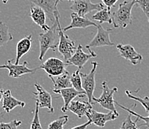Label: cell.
Instances as JSON below:
<instances>
[{
	"label": "cell",
	"instance_id": "6da1fadb",
	"mask_svg": "<svg viewBox=\"0 0 149 129\" xmlns=\"http://www.w3.org/2000/svg\"><path fill=\"white\" fill-rule=\"evenodd\" d=\"M59 37V33L57 31V22L56 21L53 23V25L48 31L42 32L39 34V43H40V54L39 59L42 61L45 55L48 52V50H52L56 51L58 48V45L56 39Z\"/></svg>",
	"mask_w": 149,
	"mask_h": 129
},
{
	"label": "cell",
	"instance_id": "7a4b0ae2",
	"mask_svg": "<svg viewBox=\"0 0 149 129\" xmlns=\"http://www.w3.org/2000/svg\"><path fill=\"white\" fill-rule=\"evenodd\" d=\"M136 4V0L122 2L118 9L112 13V24L116 28H125L132 23V9Z\"/></svg>",
	"mask_w": 149,
	"mask_h": 129
},
{
	"label": "cell",
	"instance_id": "3957f363",
	"mask_svg": "<svg viewBox=\"0 0 149 129\" xmlns=\"http://www.w3.org/2000/svg\"><path fill=\"white\" fill-rule=\"evenodd\" d=\"M54 17L57 22V31L59 33V45H58V51L62 55L64 60L68 62L70 58L75 53L77 47H76L74 41L69 39L68 36L64 33L65 31L62 30L61 27L60 22V14H59V10H56L54 13Z\"/></svg>",
	"mask_w": 149,
	"mask_h": 129
},
{
	"label": "cell",
	"instance_id": "277c9868",
	"mask_svg": "<svg viewBox=\"0 0 149 129\" xmlns=\"http://www.w3.org/2000/svg\"><path fill=\"white\" fill-rule=\"evenodd\" d=\"M102 94L99 98H96L95 96L93 97V101L99 103L102 107L105 109L113 111L115 114H118L115 107V100L113 98L114 93L118 91V88L114 87L113 88H110L108 83L105 81L102 82Z\"/></svg>",
	"mask_w": 149,
	"mask_h": 129
},
{
	"label": "cell",
	"instance_id": "5b68a950",
	"mask_svg": "<svg viewBox=\"0 0 149 129\" xmlns=\"http://www.w3.org/2000/svg\"><path fill=\"white\" fill-rule=\"evenodd\" d=\"M69 66L70 64L65 61L56 57H51L42 63L39 68L44 70L48 77H56L67 71L66 69Z\"/></svg>",
	"mask_w": 149,
	"mask_h": 129
},
{
	"label": "cell",
	"instance_id": "8992f818",
	"mask_svg": "<svg viewBox=\"0 0 149 129\" xmlns=\"http://www.w3.org/2000/svg\"><path fill=\"white\" fill-rule=\"evenodd\" d=\"M92 69L89 74H84L80 72L81 77H82V88L85 91L86 96H87L88 101L91 105L93 104V97L94 90H95V76L96 71H97L98 63L97 62H92Z\"/></svg>",
	"mask_w": 149,
	"mask_h": 129
},
{
	"label": "cell",
	"instance_id": "52a82bcc",
	"mask_svg": "<svg viewBox=\"0 0 149 129\" xmlns=\"http://www.w3.org/2000/svg\"><path fill=\"white\" fill-rule=\"evenodd\" d=\"M14 59H9L4 65L0 66V69L8 70V76L11 78H20L22 76L28 74H33L36 70H40L39 68L34 69H30L28 67V62H24L22 65L13 62Z\"/></svg>",
	"mask_w": 149,
	"mask_h": 129
},
{
	"label": "cell",
	"instance_id": "ba28073f",
	"mask_svg": "<svg viewBox=\"0 0 149 129\" xmlns=\"http://www.w3.org/2000/svg\"><path fill=\"white\" fill-rule=\"evenodd\" d=\"M105 8L103 3H93L91 0H75L70 6V9L77 14L85 17L92 11H98Z\"/></svg>",
	"mask_w": 149,
	"mask_h": 129
},
{
	"label": "cell",
	"instance_id": "9c48e42d",
	"mask_svg": "<svg viewBox=\"0 0 149 129\" xmlns=\"http://www.w3.org/2000/svg\"><path fill=\"white\" fill-rule=\"evenodd\" d=\"M97 33L86 47H100L104 46H113V43L111 41L110 34L112 32L111 28L105 29L101 24H97Z\"/></svg>",
	"mask_w": 149,
	"mask_h": 129
},
{
	"label": "cell",
	"instance_id": "30bf717a",
	"mask_svg": "<svg viewBox=\"0 0 149 129\" xmlns=\"http://www.w3.org/2000/svg\"><path fill=\"white\" fill-rule=\"evenodd\" d=\"M88 119L91 121L92 124L95 125L100 128H104L106 123L109 121H113L118 117L119 115L115 114L113 111H110L108 113H101L91 108L86 114Z\"/></svg>",
	"mask_w": 149,
	"mask_h": 129
},
{
	"label": "cell",
	"instance_id": "8fae6325",
	"mask_svg": "<svg viewBox=\"0 0 149 129\" xmlns=\"http://www.w3.org/2000/svg\"><path fill=\"white\" fill-rule=\"evenodd\" d=\"M86 48L89 51L88 54L84 52L83 50H82V46L81 45H79L75 53L73 54V56L68 61V62L70 65H73V66L78 68V69L81 70L89 59L97 56V54L93 52L91 47H86Z\"/></svg>",
	"mask_w": 149,
	"mask_h": 129
},
{
	"label": "cell",
	"instance_id": "7c38bea8",
	"mask_svg": "<svg viewBox=\"0 0 149 129\" xmlns=\"http://www.w3.org/2000/svg\"><path fill=\"white\" fill-rule=\"evenodd\" d=\"M34 86L36 89V92H33V93L36 96L35 100L36 103L39 105L40 109L45 108L48 110L50 114H54V110L52 105V96L51 93L39 83H36Z\"/></svg>",
	"mask_w": 149,
	"mask_h": 129
},
{
	"label": "cell",
	"instance_id": "4fadbf2b",
	"mask_svg": "<svg viewBox=\"0 0 149 129\" xmlns=\"http://www.w3.org/2000/svg\"><path fill=\"white\" fill-rule=\"evenodd\" d=\"M121 57L130 61L134 66H136L143 61V56L137 52L132 45L128 44H118L116 45Z\"/></svg>",
	"mask_w": 149,
	"mask_h": 129
},
{
	"label": "cell",
	"instance_id": "5bb4252c",
	"mask_svg": "<svg viewBox=\"0 0 149 129\" xmlns=\"http://www.w3.org/2000/svg\"><path fill=\"white\" fill-rule=\"evenodd\" d=\"M53 91H54V93L61 95L63 100H64V105L61 108V111L63 113H65L66 111H68V107L70 105V103L76 97L78 96V97H80V98H83V97L87 96L85 92L78 91L76 90L75 88H74L73 87L64 88V89H61V90Z\"/></svg>",
	"mask_w": 149,
	"mask_h": 129
},
{
	"label": "cell",
	"instance_id": "9a60e30c",
	"mask_svg": "<svg viewBox=\"0 0 149 129\" xmlns=\"http://www.w3.org/2000/svg\"><path fill=\"white\" fill-rule=\"evenodd\" d=\"M30 17L35 24L40 26L43 31H47L51 28L46 24L47 13L42 8L32 4L30 11Z\"/></svg>",
	"mask_w": 149,
	"mask_h": 129
},
{
	"label": "cell",
	"instance_id": "2e32d148",
	"mask_svg": "<svg viewBox=\"0 0 149 129\" xmlns=\"http://www.w3.org/2000/svg\"><path fill=\"white\" fill-rule=\"evenodd\" d=\"M70 18H71L70 24L63 29L64 31H67L68 30L74 29V28H87L91 26H94L97 28V24L96 22L91 21L87 17L77 14L75 12L71 13Z\"/></svg>",
	"mask_w": 149,
	"mask_h": 129
},
{
	"label": "cell",
	"instance_id": "e0dca14e",
	"mask_svg": "<svg viewBox=\"0 0 149 129\" xmlns=\"http://www.w3.org/2000/svg\"><path fill=\"white\" fill-rule=\"evenodd\" d=\"M32 4L40 7L48 15L50 20L53 23L56 21L54 13L58 10V4L60 0H28Z\"/></svg>",
	"mask_w": 149,
	"mask_h": 129
},
{
	"label": "cell",
	"instance_id": "ac0fdd59",
	"mask_svg": "<svg viewBox=\"0 0 149 129\" xmlns=\"http://www.w3.org/2000/svg\"><path fill=\"white\" fill-rule=\"evenodd\" d=\"M32 43H33L32 35L25 36L18 42L17 47H16L17 54H16V58L14 59L15 63L19 64V60L23 56H25L31 51L32 47Z\"/></svg>",
	"mask_w": 149,
	"mask_h": 129
},
{
	"label": "cell",
	"instance_id": "d6986e66",
	"mask_svg": "<svg viewBox=\"0 0 149 129\" xmlns=\"http://www.w3.org/2000/svg\"><path fill=\"white\" fill-rule=\"evenodd\" d=\"M17 106L24 108L25 106V103L13 97L10 90L5 91L2 98V108L4 111L6 113H9Z\"/></svg>",
	"mask_w": 149,
	"mask_h": 129
},
{
	"label": "cell",
	"instance_id": "ffe728a7",
	"mask_svg": "<svg viewBox=\"0 0 149 129\" xmlns=\"http://www.w3.org/2000/svg\"><path fill=\"white\" fill-rule=\"evenodd\" d=\"M92 108V105L88 101L73 100L68 107V111L75 114L79 119L86 116L88 111Z\"/></svg>",
	"mask_w": 149,
	"mask_h": 129
},
{
	"label": "cell",
	"instance_id": "44dd1931",
	"mask_svg": "<svg viewBox=\"0 0 149 129\" xmlns=\"http://www.w3.org/2000/svg\"><path fill=\"white\" fill-rule=\"evenodd\" d=\"M49 77L54 84L53 91L61 90V89L72 87V84L70 82V75L68 71L65 72L64 74L59 76H56V77L51 76Z\"/></svg>",
	"mask_w": 149,
	"mask_h": 129
},
{
	"label": "cell",
	"instance_id": "7402d4cb",
	"mask_svg": "<svg viewBox=\"0 0 149 129\" xmlns=\"http://www.w3.org/2000/svg\"><path fill=\"white\" fill-rule=\"evenodd\" d=\"M92 19L93 20L99 22V23H108L112 24V12L111 10L108 9V8H103L101 10H98L95 14L93 15Z\"/></svg>",
	"mask_w": 149,
	"mask_h": 129
},
{
	"label": "cell",
	"instance_id": "603a6c76",
	"mask_svg": "<svg viewBox=\"0 0 149 129\" xmlns=\"http://www.w3.org/2000/svg\"><path fill=\"white\" fill-rule=\"evenodd\" d=\"M13 35L9 32L8 26L3 22H0V47L13 40Z\"/></svg>",
	"mask_w": 149,
	"mask_h": 129
},
{
	"label": "cell",
	"instance_id": "cb8c5ba5",
	"mask_svg": "<svg viewBox=\"0 0 149 129\" xmlns=\"http://www.w3.org/2000/svg\"><path fill=\"white\" fill-rule=\"evenodd\" d=\"M70 82L72 84V87L75 88L76 90L78 91L85 92L82 88V77H81L79 69H77L76 71L73 73L72 75H70Z\"/></svg>",
	"mask_w": 149,
	"mask_h": 129
},
{
	"label": "cell",
	"instance_id": "d4e9b609",
	"mask_svg": "<svg viewBox=\"0 0 149 129\" xmlns=\"http://www.w3.org/2000/svg\"><path fill=\"white\" fill-rule=\"evenodd\" d=\"M125 94L128 96V98L135 100V101L140 103V104L144 107L146 113L149 115V97L148 96H144V97H140V96H134V95H133L132 93H131V92L128 90L125 91Z\"/></svg>",
	"mask_w": 149,
	"mask_h": 129
},
{
	"label": "cell",
	"instance_id": "484cf974",
	"mask_svg": "<svg viewBox=\"0 0 149 129\" xmlns=\"http://www.w3.org/2000/svg\"><path fill=\"white\" fill-rule=\"evenodd\" d=\"M115 104H116V105H118L119 107H120L122 109L128 111V112L129 113V114H131L132 116H136V117H137L139 119H142L143 121H144V123H143V124H141L139 126H146V128H149V115L148 116H142V115L136 113L135 111H133V110L130 109V108H127V107L124 106V105H123L120 104L118 102H116V101H115Z\"/></svg>",
	"mask_w": 149,
	"mask_h": 129
},
{
	"label": "cell",
	"instance_id": "4316f807",
	"mask_svg": "<svg viewBox=\"0 0 149 129\" xmlns=\"http://www.w3.org/2000/svg\"><path fill=\"white\" fill-rule=\"evenodd\" d=\"M68 121V116L63 115L59 116L58 119H55L48 125V129H64V126Z\"/></svg>",
	"mask_w": 149,
	"mask_h": 129
},
{
	"label": "cell",
	"instance_id": "83f0119b",
	"mask_svg": "<svg viewBox=\"0 0 149 129\" xmlns=\"http://www.w3.org/2000/svg\"><path fill=\"white\" fill-rule=\"evenodd\" d=\"M131 116L132 115L131 114L127 116V117L125 118L124 121L123 122L121 125V127L120 129H140L136 125V123L139 120L137 117L135 119L134 121H133L131 119Z\"/></svg>",
	"mask_w": 149,
	"mask_h": 129
},
{
	"label": "cell",
	"instance_id": "f1b7e54d",
	"mask_svg": "<svg viewBox=\"0 0 149 129\" xmlns=\"http://www.w3.org/2000/svg\"><path fill=\"white\" fill-rule=\"evenodd\" d=\"M35 113L33 115V117L31 121V128L30 129H42V127L40 123V116H39V112H40V107L37 103H36V108H35Z\"/></svg>",
	"mask_w": 149,
	"mask_h": 129
},
{
	"label": "cell",
	"instance_id": "f546056e",
	"mask_svg": "<svg viewBox=\"0 0 149 129\" xmlns=\"http://www.w3.org/2000/svg\"><path fill=\"white\" fill-rule=\"evenodd\" d=\"M22 125V121L13 119L9 123H0V129H17Z\"/></svg>",
	"mask_w": 149,
	"mask_h": 129
},
{
	"label": "cell",
	"instance_id": "4dcf8cb0",
	"mask_svg": "<svg viewBox=\"0 0 149 129\" xmlns=\"http://www.w3.org/2000/svg\"><path fill=\"white\" fill-rule=\"evenodd\" d=\"M136 2L146 14L149 22V0H136Z\"/></svg>",
	"mask_w": 149,
	"mask_h": 129
},
{
	"label": "cell",
	"instance_id": "1f68e13d",
	"mask_svg": "<svg viewBox=\"0 0 149 129\" xmlns=\"http://www.w3.org/2000/svg\"><path fill=\"white\" fill-rule=\"evenodd\" d=\"M117 1H119V0H102L104 5H105L106 8H108L110 10H111L112 8L114 7L115 4L117 2Z\"/></svg>",
	"mask_w": 149,
	"mask_h": 129
},
{
	"label": "cell",
	"instance_id": "d6a6232c",
	"mask_svg": "<svg viewBox=\"0 0 149 129\" xmlns=\"http://www.w3.org/2000/svg\"><path fill=\"white\" fill-rule=\"evenodd\" d=\"M92 123H91V121H88L86 122L85 123H83V124H81V125H78V126H76L74 127L71 128L70 129H86L89 126H91Z\"/></svg>",
	"mask_w": 149,
	"mask_h": 129
},
{
	"label": "cell",
	"instance_id": "836d02e7",
	"mask_svg": "<svg viewBox=\"0 0 149 129\" xmlns=\"http://www.w3.org/2000/svg\"><path fill=\"white\" fill-rule=\"evenodd\" d=\"M4 91H5L3 90V88L0 86V103H1V101H2V98H3ZM1 115H2V113H1V111H0V117H1Z\"/></svg>",
	"mask_w": 149,
	"mask_h": 129
},
{
	"label": "cell",
	"instance_id": "e575fe53",
	"mask_svg": "<svg viewBox=\"0 0 149 129\" xmlns=\"http://www.w3.org/2000/svg\"><path fill=\"white\" fill-rule=\"evenodd\" d=\"M2 2H3L4 4H7L9 0H2Z\"/></svg>",
	"mask_w": 149,
	"mask_h": 129
},
{
	"label": "cell",
	"instance_id": "d590c367",
	"mask_svg": "<svg viewBox=\"0 0 149 129\" xmlns=\"http://www.w3.org/2000/svg\"><path fill=\"white\" fill-rule=\"evenodd\" d=\"M64 1H68V2H74V1H75V0H64Z\"/></svg>",
	"mask_w": 149,
	"mask_h": 129
}]
</instances>
